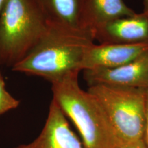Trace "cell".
I'll use <instances>...</instances> for the list:
<instances>
[{
  "mask_svg": "<svg viewBox=\"0 0 148 148\" xmlns=\"http://www.w3.org/2000/svg\"><path fill=\"white\" fill-rule=\"evenodd\" d=\"M51 25L86 31L82 20L85 0H37Z\"/></svg>",
  "mask_w": 148,
  "mask_h": 148,
  "instance_id": "10",
  "label": "cell"
},
{
  "mask_svg": "<svg viewBox=\"0 0 148 148\" xmlns=\"http://www.w3.org/2000/svg\"><path fill=\"white\" fill-rule=\"evenodd\" d=\"M114 148H148L145 145L143 140L136 142H124L118 141L116 145L114 146Z\"/></svg>",
  "mask_w": 148,
  "mask_h": 148,
  "instance_id": "12",
  "label": "cell"
},
{
  "mask_svg": "<svg viewBox=\"0 0 148 148\" xmlns=\"http://www.w3.org/2000/svg\"><path fill=\"white\" fill-rule=\"evenodd\" d=\"M92 37L99 43L148 44V14L143 12L112 20L96 29Z\"/></svg>",
  "mask_w": 148,
  "mask_h": 148,
  "instance_id": "7",
  "label": "cell"
},
{
  "mask_svg": "<svg viewBox=\"0 0 148 148\" xmlns=\"http://www.w3.org/2000/svg\"><path fill=\"white\" fill-rule=\"evenodd\" d=\"M143 12L148 14V0H143Z\"/></svg>",
  "mask_w": 148,
  "mask_h": 148,
  "instance_id": "15",
  "label": "cell"
},
{
  "mask_svg": "<svg viewBox=\"0 0 148 148\" xmlns=\"http://www.w3.org/2000/svg\"><path fill=\"white\" fill-rule=\"evenodd\" d=\"M48 27L37 0H8L0 16V65L12 69L32 50Z\"/></svg>",
  "mask_w": 148,
  "mask_h": 148,
  "instance_id": "3",
  "label": "cell"
},
{
  "mask_svg": "<svg viewBox=\"0 0 148 148\" xmlns=\"http://www.w3.org/2000/svg\"><path fill=\"white\" fill-rule=\"evenodd\" d=\"M100 105L119 141L143 140L146 90L97 85L88 87Z\"/></svg>",
  "mask_w": 148,
  "mask_h": 148,
  "instance_id": "4",
  "label": "cell"
},
{
  "mask_svg": "<svg viewBox=\"0 0 148 148\" xmlns=\"http://www.w3.org/2000/svg\"><path fill=\"white\" fill-rule=\"evenodd\" d=\"M135 14L136 12L127 6L123 0H85L83 25L85 30L92 36L96 29L105 23Z\"/></svg>",
  "mask_w": 148,
  "mask_h": 148,
  "instance_id": "9",
  "label": "cell"
},
{
  "mask_svg": "<svg viewBox=\"0 0 148 148\" xmlns=\"http://www.w3.org/2000/svg\"><path fill=\"white\" fill-rule=\"evenodd\" d=\"M89 32L49 23L36 45L12 70L53 83L82 71L84 53L94 42Z\"/></svg>",
  "mask_w": 148,
  "mask_h": 148,
  "instance_id": "1",
  "label": "cell"
},
{
  "mask_svg": "<svg viewBox=\"0 0 148 148\" xmlns=\"http://www.w3.org/2000/svg\"><path fill=\"white\" fill-rule=\"evenodd\" d=\"M14 148H85L70 127L67 117L52 99L41 132L33 141Z\"/></svg>",
  "mask_w": 148,
  "mask_h": 148,
  "instance_id": "6",
  "label": "cell"
},
{
  "mask_svg": "<svg viewBox=\"0 0 148 148\" xmlns=\"http://www.w3.org/2000/svg\"><path fill=\"white\" fill-rule=\"evenodd\" d=\"M8 0H0V16L2 13L3 8H5V5H6Z\"/></svg>",
  "mask_w": 148,
  "mask_h": 148,
  "instance_id": "14",
  "label": "cell"
},
{
  "mask_svg": "<svg viewBox=\"0 0 148 148\" xmlns=\"http://www.w3.org/2000/svg\"><path fill=\"white\" fill-rule=\"evenodd\" d=\"M147 51L148 44L125 45L93 42L84 53L82 71L118 67L135 60Z\"/></svg>",
  "mask_w": 148,
  "mask_h": 148,
  "instance_id": "8",
  "label": "cell"
},
{
  "mask_svg": "<svg viewBox=\"0 0 148 148\" xmlns=\"http://www.w3.org/2000/svg\"><path fill=\"white\" fill-rule=\"evenodd\" d=\"M143 141L148 147V90H146V120L143 135Z\"/></svg>",
  "mask_w": 148,
  "mask_h": 148,
  "instance_id": "13",
  "label": "cell"
},
{
  "mask_svg": "<svg viewBox=\"0 0 148 148\" xmlns=\"http://www.w3.org/2000/svg\"><path fill=\"white\" fill-rule=\"evenodd\" d=\"M19 104L20 101L6 89L4 79L0 71V115L16 109Z\"/></svg>",
  "mask_w": 148,
  "mask_h": 148,
  "instance_id": "11",
  "label": "cell"
},
{
  "mask_svg": "<svg viewBox=\"0 0 148 148\" xmlns=\"http://www.w3.org/2000/svg\"><path fill=\"white\" fill-rule=\"evenodd\" d=\"M83 77L88 87L97 85L148 90V51L118 67L84 70Z\"/></svg>",
  "mask_w": 148,
  "mask_h": 148,
  "instance_id": "5",
  "label": "cell"
},
{
  "mask_svg": "<svg viewBox=\"0 0 148 148\" xmlns=\"http://www.w3.org/2000/svg\"><path fill=\"white\" fill-rule=\"evenodd\" d=\"M79 74L51 84L53 99L77 127L85 148H114L118 143L100 105L81 88Z\"/></svg>",
  "mask_w": 148,
  "mask_h": 148,
  "instance_id": "2",
  "label": "cell"
}]
</instances>
